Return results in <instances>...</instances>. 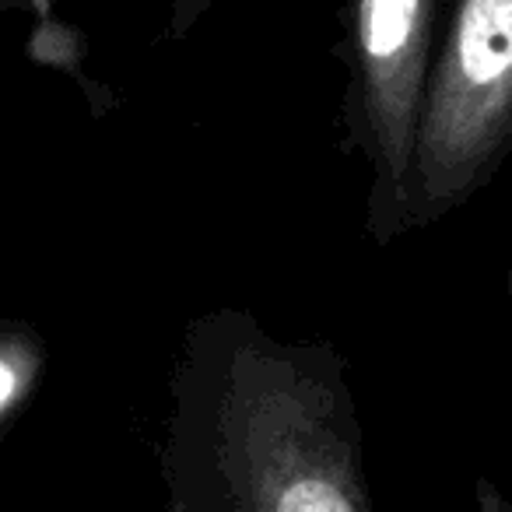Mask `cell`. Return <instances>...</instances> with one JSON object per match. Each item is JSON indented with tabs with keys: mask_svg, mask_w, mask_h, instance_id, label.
Returning <instances> with one entry per match:
<instances>
[{
	"mask_svg": "<svg viewBox=\"0 0 512 512\" xmlns=\"http://www.w3.org/2000/svg\"><path fill=\"white\" fill-rule=\"evenodd\" d=\"M172 509L365 512V442L344 362L246 313L200 316L172 376Z\"/></svg>",
	"mask_w": 512,
	"mask_h": 512,
	"instance_id": "1",
	"label": "cell"
},
{
	"mask_svg": "<svg viewBox=\"0 0 512 512\" xmlns=\"http://www.w3.org/2000/svg\"><path fill=\"white\" fill-rule=\"evenodd\" d=\"M512 155V0H449L421 88L407 232L460 211Z\"/></svg>",
	"mask_w": 512,
	"mask_h": 512,
	"instance_id": "2",
	"label": "cell"
},
{
	"mask_svg": "<svg viewBox=\"0 0 512 512\" xmlns=\"http://www.w3.org/2000/svg\"><path fill=\"white\" fill-rule=\"evenodd\" d=\"M442 0H351L344 120L369 169L365 228L376 246L407 232L421 88Z\"/></svg>",
	"mask_w": 512,
	"mask_h": 512,
	"instance_id": "3",
	"label": "cell"
},
{
	"mask_svg": "<svg viewBox=\"0 0 512 512\" xmlns=\"http://www.w3.org/2000/svg\"><path fill=\"white\" fill-rule=\"evenodd\" d=\"M43 369L46 351L36 330L15 320L0 323V435L8 432L18 411L32 400Z\"/></svg>",
	"mask_w": 512,
	"mask_h": 512,
	"instance_id": "4",
	"label": "cell"
},
{
	"mask_svg": "<svg viewBox=\"0 0 512 512\" xmlns=\"http://www.w3.org/2000/svg\"><path fill=\"white\" fill-rule=\"evenodd\" d=\"M207 8H211V0H172V29L186 36Z\"/></svg>",
	"mask_w": 512,
	"mask_h": 512,
	"instance_id": "5",
	"label": "cell"
},
{
	"mask_svg": "<svg viewBox=\"0 0 512 512\" xmlns=\"http://www.w3.org/2000/svg\"><path fill=\"white\" fill-rule=\"evenodd\" d=\"M509 288H512V274H509Z\"/></svg>",
	"mask_w": 512,
	"mask_h": 512,
	"instance_id": "6",
	"label": "cell"
}]
</instances>
